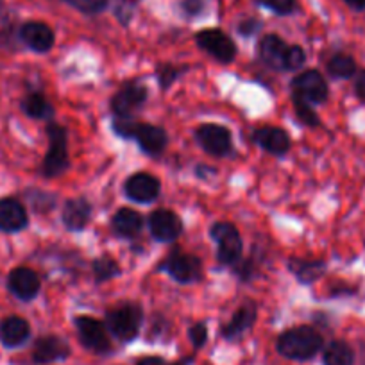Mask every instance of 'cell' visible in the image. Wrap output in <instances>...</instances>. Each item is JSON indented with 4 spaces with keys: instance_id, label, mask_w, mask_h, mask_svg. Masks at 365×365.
I'll return each mask as SVG.
<instances>
[{
    "instance_id": "obj_1",
    "label": "cell",
    "mask_w": 365,
    "mask_h": 365,
    "mask_svg": "<svg viewBox=\"0 0 365 365\" xmlns=\"http://www.w3.org/2000/svg\"><path fill=\"white\" fill-rule=\"evenodd\" d=\"M324 346V339L314 326H296L278 336L276 349L289 360H312Z\"/></svg>"
},
{
    "instance_id": "obj_2",
    "label": "cell",
    "mask_w": 365,
    "mask_h": 365,
    "mask_svg": "<svg viewBox=\"0 0 365 365\" xmlns=\"http://www.w3.org/2000/svg\"><path fill=\"white\" fill-rule=\"evenodd\" d=\"M143 322V312L138 304L125 303L106 314V328L120 342H131L138 336Z\"/></svg>"
},
{
    "instance_id": "obj_3",
    "label": "cell",
    "mask_w": 365,
    "mask_h": 365,
    "mask_svg": "<svg viewBox=\"0 0 365 365\" xmlns=\"http://www.w3.org/2000/svg\"><path fill=\"white\" fill-rule=\"evenodd\" d=\"M47 136L48 150L43 163H41V172H43L45 178H56V175L63 174L70 167L68 147H66L68 135H66V129L63 125L48 122Z\"/></svg>"
},
{
    "instance_id": "obj_4",
    "label": "cell",
    "mask_w": 365,
    "mask_h": 365,
    "mask_svg": "<svg viewBox=\"0 0 365 365\" xmlns=\"http://www.w3.org/2000/svg\"><path fill=\"white\" fill-rule=\"evenodd\" d=\"M210 237L217 242V258L222 265H235L242 259V238L231 222H215Z\"/></svg>"
},
{
    "instance_id": "obj_5",
    "label": "cell",
    "mask_w": 365,
    "mask_h": 365,
    "mask_svg": "<svg viewBox=\"0 0 365 365\" xmlns=\"http://www.w3.org/2000/svg\"><path fill=\"white\" fill-rule=\"evenodd\" d=\"M329 93V88L326 79L317 70H307L294 77L292 81V96L294 99L303 101L308 104H322L326 103Z\"/></svg>"
},
{
    "instance_id": "obj_6",
    "label": "cell",
    "mask_w": 365,
    "mask_h": 365,
    "mask_svg": "<svg viewBox=\"0 0 365 365\" xmlns=\"http://www.w3.org/2000/svg\"><path fill=\"white\" fill-rule=\"evenodd\" d=\"M76 328L77 335H79L81 344H83L86 349L93 351L97 354H106L111 351V340L108 335V328L104 322L97 321L93 317H88V315H79L76 317Z\"/></svg>"
},
{
    "instance_id": "obj_7",
    "label": "cell",
    "mask_w": 365,
    "mask_h": 365,
    "mask_svg": "<svg viewBox=\"0 0 365 365\" xmlns=\"http://www.w3.org/2000/svg\"><path fill=\"white\" fill-rule=\"evenodd\" d=\"M149 97V90L140 81H129L122 84L120 90L117 91L111 99V111L115 117H131L136 110L145 104Z\"/></svg>"
},
{
    "instance_id": "obj_8",
    "label": "cell",
    "mask_w": 365,
    "mask_h": 365,
    "mask_svg": "<svg viewBox=\"0 0 365 365\" xmlns=\"http://www.w3.org/2000/svg\"><path fill=\"white\" fill-rule=\"evenodd\" d=\"M195 43L219 63H231L237 56L235 41L220 29L201 31V33L195 34Z\"/></svg>"
},
{
    "instance_id": "obj_9",
    "label": "cell",
    "mask_w": 365,
    "mask_h": 365,
    "mask_svg": "<svg viewBox=\"0 0 365 365\" xmlns=\"http://www.w3.org/2000/svg\"><path fill=\"white\" fill-rule=\"evenodd\" d=\"M195 140L206 153L215 158L227 156L231 153V147H233L231 131L226 125L220 124H202L195 131Z\"/></svg>"
},
{
    "instance_id": "obj_10",
    "label": "cell",
    "mask_w": 365,
    "mask_h": 365,
    "mask_svg": "<svg viewBox=\"0 0 365 365\" xmlns=\"http://www.w3.org/2000/svg\"><path fill=\"white\" fill-rule=\"evenodd\" d=\"M161 269L167 270L168 276L178 283H194L201 278L202 263L197 256L188 255V252H174L167 258V262L161 265Z\"/></svg>"
},
{
    "instance_id": "obj_11",
    "label": "cell",
    "mask_w": 365,
    "mask_h": 365,
    "mask_svg": "<svg viewBox=\"0 0 365 365\" xmlns=\"http://www.w3.org/2000/svg\"><path fill=\"white\" fill-rule=\"evenodd\" d=\"M161 192L160 179L154 175L147 174V172H138V174L131 175L124 185V194L131 201L140 202V205H149L158 199Z\"/></svg>"
},
{
    "instance_id": "obj_12",
    "label": "cell",
    "mask_w": 365,
    "mask_h": 365,
    "mask_svg": "<svg viewBox=\"0 0 365 365\" xmlns=\"http://www.w3.org/2000/svg\"><path fill=\"white\" fill-rule=\"evenodd\" d=\"M8 289L20 301H33L41 289L40 276L29 267H16L8 276Z\"/></svg>"
},
{
    "instance_id": "obj_13",
    "label": "cell",
    "mask_w": 365,
    "mask_h": 365,
    "mask_svg": "<svg viewBox=\"0 0 365 365\" xmlns=\"http://www.w3.org/2000/svg\"><path fill=\"white\" fill-rule=\"evenodd\" d=\"M70 356V346L58 335H45L34 342L33 361L38 365L63 361Z\"/></svg>"
},
{
    "instance_id": "obj_14",
    "label": "cell",
    "mask_w": 365,
    "mask_h": 365,
    "mask_svg": "<svg viewBox=\"0 0 365 365\" xmlns=\"http://www.w3.org/2000/svg\"><path fill=\"white\" fill-rule=\"evenodd\" d=\"M149 230L154 240L172 242L182 233V222L172 210H156L149 217Z\"/></svg>"
},
{
    "instance_id": "obj_15",
    "label": "cell",
    "mask_w": 365,
    "mask_h": 365,
    "mask_svg": "<svg viewBox=\"0 0 365 365\" xmlns=\"http://www.w3.org/2000/svg\"><path fill=\"white\" fill-rule=\"evenodd\" d=\"M133 140H136L140 149L149 154V156H160L168 143V136L163 128L153 124H142V122L136 124Z\"/></svg>"
},
{
    "instance_id": "obj_16",
    "label": "cell",
    "mask_w": 365,
    "mask_h": 365,
    "mask_svg": "<svg viewBox=\"0 0 365 365\" xmlns=\"http://www.w3.org/2000/svg\"><path fill=\"white\" fill-rule=\"evenodd\" d=\"M20 40L31 51L45 54L54 47V31L43 22H27L20 27Z\"/></svg>"
},
{
    "instance_id": "obj_17",
    "label": "cell",
    "mask_w": 365,
    "mask_h": 365,
    "mask_svg": "<svg viewBox=\"0 0 365 365\" xmlns=\"http://www.w3.org/2000/svg\"><path fill=\"white\" fill-rule=\"evenodd\" d=\"M27 224H29V215L22 202L13 197L0 199V231L16 233L26 230Z\"/></svg>"
},
{
    "instance_id": "obj_18",
    "label": "cell",
    "mask_w": 365,
    "mask_h": 365,
    "mask_svg": "<svg viewBox=\"0 0 365 365\" xmlns=\"http://www.w3.org/2000/svg\"><path fill=\"white\" fill-rule=\"evenodd\" d=\"M287 51L289 45L278 34H267L258 43L259 59L272 70H285Z\"/></svg>"
},
{
    "instance_id": "obj_19",
    "label": "cell",
    "mask_w": 365,
    "mask_h": 365,
    "mask_svg": "<svg viewBox=\"0 0 365 365\" xmlns=\"http://www.w3.org/2000/svg\"><path fill=\"white\" fill-rule=\"evenodd\" d=\"M252 142L274 156H283L290 149L289 133L279 128H269V125L256 129L252 133Z\"/></svg>"
},
{
    "instance_id": "obj_20",
    "label": "cell",
    "mask_w": 365,
    "mask_h": 365,
    "mask_svg": "<svg viewBox=\"0 0 365 365\" xmlns=\"http://www.w3.org/2000/svg\"><path fill=\"white\" fill-rule=\"evenodd\" d=\"M31 336V326L26 319L19 317V315H11L6 317L0 322V342L2 346L15 349V347L24 346Z\"/></svg>"
},
{
    "instance_id": "obj_21",
    "label": "cell",
    "mask_w": 365,
    "mask_h": 365,
    "mask_svg": "<svg viewBox=\"0 0 365 365\" xmlns=\"http://www.w3.org/2000/svg\"><path fill=\"white\" fill-rule=\"evenodd\" d=\"M256 315L258 314H256L255 303L242 304V307L235 312V315L231 317V321L227 322V324H224L222 331H220L222 339L230 340V342L240 339V336L244 335L247 329L252 328V324L256 322Z\"/></svg>"
},
{
    "instance_id": "obj_22",
    "label": "cell",
    "mask_w": 365,
    "mask_h": 365,
    "mask_svg": "<svg viewBox=\"0 0 365 365\" xmlns=\"http://www.w3.org/2000/svg\"><path fill=\"white\" fill-rule=\"evenodd\" d=\"M91 219V205L84 197L70 199L63 208V224L68 231H83Z\"/></svg>"
},
{
    "instance_id": "obj_23",
    "label": "cell",
    "mask_w": 365,
    "mask_h": 365,
    "mask_svg": "<svg viewBox=\"0 0 365 365\" xmlns=\"http://www.w3.org/2000/svg\"><path fill=\"white\" fill-rule=\"evenodd\" d=\"M111 227L122 238H133L142 231L143 217L131 208H120L111 219Z\"/></svg>"
},
{
    "instance_id": "obj_24",
    "label": "cell",
    "mask_w": 365,
    "mask_h": 365,
    "mask_svg": "<svg viewBox=\"0 0 365 365\" xmlns=\"http://www.w3.org/2000/svg\"><path fill=\"white\" fill-rule=\"evenodd\" d=\"M292 274L299 279L303 285H310V283L317 282L326 270V263L322 259H299L292 258L289 262Z\"/></svg>"
},
{
    "instance_id": "obj_25",
    "label": "cell",
    "mask_w": 365,
    "mask_h": 365,
    "mask_svg": "<svg viewBox=\"0 0 365 365\" xmlns=\"http://www.w3.org/2000/svg\"><path fill=\"white\" fill-rule=\"evenodd\" d=\"M22 111L27 117L38 118V120H48V118L54 117V108L40 91H33V93H27L24 97Z\"/></svg>"
},
{
    "instance_id": "obj_26",
    "label": "cell",
    "mask_w": 365,
    "mask_h": 365,
    "mask_svg": "<svg viewBox=\"0 0 365 365\" xmlns=\"http://www.w3.org/2000/svg\"><path fill=\"white\" fill-rule=\"evenodd\" d=\"M322 364L324 365H353L354 364V351L344 340H333L326 346L324 354H322Z\"/></svg>"
},
{
    "instance_id": "obj_27",
    "label": "cell",
    "mask_w": 365,
    "mask_h": 365,
    "mask_svg": "<svg viewBox=\"0 0 365 365\" xmlns=\"http://www.w3.org/2000/svg\"><path fill=\"white\" fill-rule=\"evenodd\" d=\"M328 72L335 79H349V77H353L356 73V61L349 54L339 52V54L329 58Z\"/></svg>"
},
{
    "instance_id": "obj_28",
    "label": "cell",
    "mask_w": 365,
    "mask_h": 365,
    "mask_svg": "<svg viewBox=\"0 0 365 365\" xmlns=\"http://www.w3.org/2000/svg\"><path fill=\"white\" fill-rule=\"evenodd\" d=\"M91 269H93V276H96L97 283L110 282V279L117 278L118 274H120V265L111 256H101V258H97L96 262L91 263Z\"/></svg>"
},
{
    "instance_id": "obj_29",
    "label": "cell",
    "mask_w": 365,
    "mask_h": 365,
    "mask_svg": "<svg viewBox=\"0 0 365 365\" xmlns=\"http://www.w3.org/2000/svg\"><path fill=\"white\" fill-rule=\"evenodd\" d=\"M65 4L72 6L77 11L84 13V15H97L103 13L108 8L110 0H61Z\"/></svg>"
},
{
    "instance_id": "obj_30",
    "label": "cell",
    "mask_w": 365,
    "mask_h": 365,
    "mask_svg": "<svg viewBox=\"0 0 365 365\" xmlns=\"http://www.w3.org/2000/svg\"><path fill=\"white\" fill-rule=\"evenodd\" d=\"M294 110H296V117L299 118L304 125H308V128H319V125H321V118H319V115L314 111L312 104L294 99Z\"/></svg>"
},
{
    "instance_id": "obj_31",
    "label": "cell",
    "mask_w": 365,
    "mask_h": 365,
    "mask_svg": "<svg viewBox=\"0 0 365 365\" xmlns=\"http://www.w3.org/2000/svg\"><path fill=\"white\" fill-rule=\"evenodd\" d=\"M185 66H175V65H160L158 66V81H160V86L163 88V90H167V88H170L172 84H174V81L178 79L179 76H181L182 72H185Z\"/></svg>"
},
{
    "instance_id": "obj_32",
    "label": "cell",
    "mask_w": 365,
    "mask_h": 365,
    "mask_svg": "<svg viewBox=\"0 0 365 365\" xmlns=\"http://www.w3.org/2000/svg\"><path fill=\"white\" fill-rule=\"evenodd\" d=\"M263 8L270 9L272 13L279 16L292 15L296 11V0H258Z\"/></svg>"
},
{
    "instance_id": "obj_33",
    "label": "cell",
    "mask_w": 365,
    "mask_h": 365,
    "mask_svg": "<svg viewBox=\"0 0 365 365\" xmlns=\"http://www.w3.org/2000/svg\"><path fill=\"white\" fill-rule=\"evenodd\" d=\"M304 63H307V54H304L303 48L299 45H289V51H287L285 58V70H299L303 68Z\"/></svg>"
},
{
    "instance_id": "obj_34",
    "label": "cell",
    "mask_w": 365,
    "mask_h": 365,
    "mask_svg": "<svg viewBox=\"0 0 365 365\" xmlns=\"http://www.w3.org/2000/svg\"><path fill=\"white\" fill-rule=\"evenodd\" d=\"M188 336H190L192 340V346H194L195 349H201L206 344V340H208V329H206V326L202 324V322H197V324H194L190 328Z\"/></svg>"
},
{
    "instance_id": "obj_35",
    "label": "cell",
    "mask_w": 365,
    "mask_h": 365,
    "mask_svg": "<svg viewBox=\"0 0 365 365\" xmlns=\"http://www.w3.org/2000/svg\"><path fill=\"white\" fill-rule=\"evenodd\" d=\"M181 11L187 16H197L205 11V0H181Z\"/></svg>"
},
{
    "instance_id": "obj_36",
    "label": "cell",
    "mask_w": 365,
    "mask_h": 365,
    "mask_svg": "<svg viewBox=\"0 0 365 365\" xmlns=\"http://www.w3.org/2000/svg\"><path fill=\"white\" fill-rule=\"evenodd\" d=\"M258 29H259V22H258V20H255V19H245V20H242L240 24H238V33H240L242 36H245V38L256 34V33H258Z\"/></svg>"
},
{
    "instance_id": "obj_37",
    "label": "cell",
    "mask_w": 365,
    "mask_h": 365,
    "mask_svg": "<svg viewBox=\"0 0 365 365\" xmlns=\"http://www.w3.org/2000/svg\"><path fill=\"white\" fill-rule=\"evenodd\" d=\"M354 91H356L358 99L365 103V70H361L356 76V81H354Z\"/></svg>"
},
{
    "instance_id": "obj_38",
    "label": "cell",
    "mask_w": 365,
    "mask_h": 365,
    "mask_svg": "<svg viewBox=\"0 0 365 365\" xmlns=\"http://www.w3.org/2000/svg\"><path fill=\"white\" fill-rule=\"evenodd\" d=\"M136 365H165V360L160 356H145L136 361Z\"/></svg>"
},
{
    "instance_id": "obj_39",
    "label": "cell",
    "mask_w": 365,
    "mask_h": 365,
    "mask_svg": "<svg viewBox=\"0 0 365 365\" xmlns=\"http://www.w3.org/2000/svg\"><path fill=\"white\" fill-rule=\"evenodd\" d=\"M344 2L354 11H364L365 9V0H344Z\"/></svg>"
},
{
    "instance_id": "obj_40",
    "label": "cell",
    "mask_w": 365,
    "mask_h": 365,
    "mask_svg": "<svg viewBox=\"0 0 365 365\" xmlns=\"http://www.w3.org/2000/svg\"><path fill=\"white\" fill-rule=\"evenodd\" d=\"M192 361H194V358L188 356V358H185V360H178V361H174V364H170V365H190Z\"/></svg>"
},
{
    "instance_id": "obj_41",
    "label": "cell",
    "mask_w": 365,
    "mask_h": 365,
    "mask_svg": "<svg viewBox=\"0 0 365 365\" xmlns=\"http://www.w3.org/2000/svg\"><path fill=\"white\" fill-rule=\"evenodd\" d=\"M2 13H4V4H2V0H0V16H2Z\"/></svg>"
}]
</instances>
